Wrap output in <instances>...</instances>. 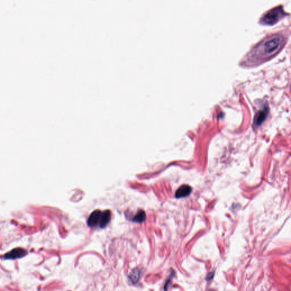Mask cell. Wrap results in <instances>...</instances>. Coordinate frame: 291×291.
I'll list each match as a JSON object with an SVG mask.
<instances>
[{
  "instance_id": "cell-9",
  "label": "cell",
  "mask_w": 291,
  "mask_h": 291,
  "mask_svg": "<svg viewBox=\"0 0 291 291\" xmlns=\"http://www.w3.org/2000/svg\"><path fill=\"white\" fill-rule=\"evenodd\" d=\"M145 212L143 210H140L134 216L133 221L135 223H141L145 221L146 219Z\"/></svg>"
},
{
  "instance_id": "cell-8",
  "label": "cell",
  "mask_w": 291,
  "mask_h": 291,
  "mask_svg": "<svg viewBox=\"0 0 291 291\" xmlns=\"http://www.w3.org/2000/svg\"><path fill=\"white\" fill-rule=\"evenodd\" d=\"M140 277H141V271L138 269H135L133 270V271L130 273L128 276L130 282L133 284L137 283L139 280Z\"/></svg>"
},
{
  "instance_id": "cell-6",
  "label": "cell",
  "mask_w": 291,
  "mask_h": 291,
  "mask_svg": "<svg viewBox=\"0 0 291 291\" xmlns=\"http://www.w3.org/2000/svg\"><path fill=\"white\" fill-rule=\"evenodd\" d=\"M192 189L190 186L187 184L181 185L176 192L175 197L177 198H181L187 197L191 193Z\"/></svg>"
},
{
  "instance_id": "cell-5",
  "label": "cell",
  "mask_w": 291,
  "mask_h": 291,
  "mask_svg": "<svg viewBox=\"0 0 291 291\" xmlns=\"http://www.w3.org/2000/svg\"><path fill=\"white\" fill-rule=\"evenodd\" d=\"M101 215H102V212H101L99 210H96L93 212H92V214L90 215L89 217L88 218L87 221L88 226L91 227H94L97 226L98 224H99L100 225Z\"/></svg>"
},
{
  "instance_id": "cell-2",
  "label": "cell",
  "mask_w": 291,
  "mask_h": 291,
  "mask_svg": "<svg viewBox=\"0 0 291 291\" xmlns=\"http://www.w3.org/2000/svg\"><path fill=\"white\" fill-rule=\"evenodd\" d=\"M287 16L282 6H278L265 13L260 19V23L264 25H272Z\"/></svg>"
},
{
  "instance_id": "cell-7",
  "label": "cell",
  "mask_w": 291,
  "mask_h": 291,
  "mask_svg": "<svg viewBox=\"0 0 291 291\" xmlns=\"http://www.w3.org/2000/svg\"><path fill=\"white\" fill-rule=\"evenodd\" d=\"M111 219V212L110 210H105L102 212L100 226L101 228H104L110 222Z\"/></svg>"
},
{
  "instance_id": "cell-3",
  "label": "cell",
  "mask_w": 291,
  "mask_h": 291,
  "mask_svg": "<svg viewBox=\"0 0 291 291\" xmlns=\"http://www.w3.org/2000/svg\"><path fill=\"white\" fill-rule=\"evenodd\" d=\"M269 111V108L267 105H265L261 109L257 111L254 116L253 125L255 128L260 126L265 121Z\"/></svg>"
},
{
  "instance_id": "cell-1",
  "label": "cell",
  "mask_w": 291,
  "mask_h": 291,
  "mask_svg": "<svg viewBox=\"0 0 291 291\" xmlns=\"http://www.w3.org/2000/svg\"><path fill=\"white\" fill-rule=\"evenodd\" d=\"M286 43V38L281 34L268 36L256 44L248 53V64L256 66L264 63L280 51Z\"/></svg>"
},
{
  "instance_id": "cell-4",
  "label": "cell",
  "mask_w": 291,
  "mask_h": 291,
  "mask_svg": "<svg viewBox=\"0 0 291 291\" xmlns=\"http://www.w3.org/2000/svg\"><path fill=\"white\" fill-rule=\"evenodd\" d=\"M27 254V251L22 248H16L9 251L4 255L6 259H16L25 257Z\"/></svg>"
},
{
  "instance_id": "cell-10",
  "label": "cell",
  "mask_w": 291,
  "mask_h": 291,
  "mask_svg": "<svg viewBox=\"0 0 291 291\" xmlns=\"http://www.w3.org/2000/svg\"><path fill=\"white\" fill-rule=\"evenodd\" d=\"M213 276H214V273L213 272H210V273H209V274L207 275V276H206V280H210L212 279H213Z\"/></svg>"
}]
</instances>
